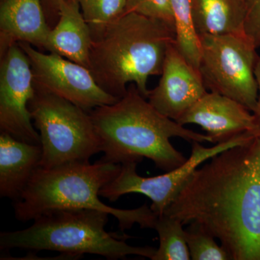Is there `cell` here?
Returning <instances> with one entry per match:
<instances>
[{
	"instance_id": "obj_1",
	"label": "cell",
	"mask_w": 260,
	"mask_h": 260,
	"mask_svg": "<svg viewBox=\"0 0 260 260\" xmlns=\"http://www.w3.org/2000/svg\"><path fill=\"white\" fill-rule=\"evenodd\" d=\"M164 214L199 225L230 259L260 260V137L198 168Z\"/></svg>"
},
{
	"instance_id": "obj_2",
	"label": "cell",
	"mask_w": 260,
	"mask_h": 260,
	"mask_svg": "<svg viewBox=\"0 0 260 260\" xmlns=\"http://www.w3.org/2000/svg\"><path fill=\"white\" fill-rule=\"evenodd\" d=\"M94 127L102 144V161L138 164L144 158L162 170H174L186 158L171 143L172 138L187 141L210 142L208 135L186 129L155 109L134 83L124 96L109 105L90 111Z\"/></svg>"
},
{
	"instance_id": "obj_3",
	"label": "cell",
	"mask_w": 260,
	"mask_h": 260,
	"mask_svg": "<svg viewBox=\"0 0 260 260\" xmlns=\"http://www.w3.org/2000/svg\"><path fill=\"white\" fill-rule=\"evenodd\" d=\"M175 43L171 25L138 13H124L93 40L88 69L101 88L116 99L125 95L129 83L148 99L149 78L161 74L169 48Z\"/></svg>"
},
{
	"instance_id": "obj_4",
	"label": "cell",
	"mask_w": 260,
	"mask_h": 260,
	"mask_svg": "<svg viewBox=\"0 0 260 260\" xmlns=\"http://www.w3.org/2000/svg\"><path fill=\"white\" fill-rule=\"evenodd\" d=\"M121 164L78 161L53 169L39 167L21 196L13 202L15 216L21 222L34 220L44 214L61 210L90 209L115 217L121 231L138 224L153 229L156 215L147 205L133 210L108 206L100 200V191L120 172Z\"/></svg>"
},
{
	"instance_id": "obj_5",
	"label": "cell",
	"mask_w": 260,
	"mask_h": 260,
	"mask_svg": "<svg viewBox=\"0 0 260 260\" xmlns=\"http://www.w3.org/2000/svg\"><path fill=\"white\" fill-rule=\"evenodd\" d=\"M109 214L97 210H61L34 219L23 230L2 232V250L18 248L30 251H53L79 258L96 254L108 259L136 255L151 259L157 249L136 247L105 230Z\"/></svg>"
},
{
	"instance_id": "obj_6",
	"label": "cell",
	"mask_w": 260,
	"mask_h": 260,
	"mask_svg": "<svg viewBox=\"0 0 260 260\" xmlns=\"http://www.w3.org/2000/svg\"><path fill=\"white\" fill-rule=\"evenodd\" d=\"M28 109L34 125L40 135V167L43 169L88 161L102 152V144L90 113L62 98L37 88Z\"/></svg>"
},
{
	"instance_id": "obj_7",
	"label": "cell",
	"mask_w": 260,
	"mask_h": 260,
	"mask_svg": "<svg viewBox=\"0 0 260 260\" xmlns=\"http://www.w3.org/2000/svg\"><path fill=\"white\" fill-rule=\"evenodd\" d=\"M200 75L206 88L254 112L258 99L255 75L259 56L246 34L200 36Z\"/></svg>"
},
{
	"instance_id": "obj_8",
	"label": "cell",
	"mask_w": 260,
	"mask_h": 260,
	"mask_svg": "<svg viewBox=\"0 0 260 260\" xmlns=\"http://www.w3.org/2000/svg\"><path fill=\"white\" fill-rule=\"evenodd\" d=\"M254 137L256 136L253 133H244L226 142L218 143L212 148H205L200 143L193 142L190 157L186 159L184 164L156 177L139 175L137 172V162L121 164L120 172L101 189L100 196L110 202H115L126 194H144L151 200L150 209L156 215H162L200 165L224 150L243 144Z\"/></svg>"
},
{
	"instance_id": "obj_9",
	"label": "cell",
	"mask_w": 260,
	"mask_h": 260,
	"mask_svg": "<svg viewBox=\"0 0 260 260\" xmlns=\"http://www.w3.org/2000/svg\"><path fill=\"white\" fill-rule=\"evenodd\" d=\"M30 61L36 88L62 98L90 112L119 99L107 93L88 68L59 54H47L30 44L18 43Z\"/></svg>"
},
{
	"instance_id": "obj_10",
	"label": "cell",
	"mask_w": 260,
	"mask_h": 260,
	"mask_svg": "<svg viewBox=\"0 0 260 260\" xmlns=\"http://www.w3.org/2000/svg\"><path fill=\"white\" fill-rule=\"evenodd\" d=\"M36 93L28 56L18 44L1 56L0 129L15 139L41 145L40 135L32 125L29 102Z\"/></svg>"
},
{
	"instance_id": "obj_11",
	"label": "cell",
	"mask_w": 260,
	"mask_h": 260,
	"mask_svg": "<svg viewBox=\"0 0 260 260\" xmlns=\"http://www.w3.org/2000/svg\"><path fill=\"white\" fill-rule=\"evenodd\" d=\"M158 85L149 91V102L162 114L177 121L207 93L199 70L181 54L175 44L169 48Z\"/></svg>"
},
{
	"instance_id": "obj_12",
	"label": "cell",
	"mask_w": 260,
	"mask_h": 260,
	"mask_svg": "<svg viewBox=\"0 0 260 260\" xmlns=\"http://www.w3.org/2000/svg\"><path fill=\"white\" fill-rule=\"evenodd\" d=\"M177 122L198 124L217 144L246 133L256 135L254 114L240 103L215 92H207Z\"/></svg>"
},
{
	"instance_id": "obj_13",
	"label": "cell",
	"mask_w": 260,
	"mask_h": 260,
	"mask_svg": "<svg viewBox=\"0 0 260 260\" xmlns=\"http://www.w3.org/2000/svg\"><path fill=\"white\" fill-rule=\"evenodd\" d=\"M51 26L42 0H2L0 5V54L12 45L25 42L46 50Z\"/></svg>"
},
{
	"instance_id": "obj_14",
	"label": "cell",
	"mask_w": 260,
	"mask_h": 260,
	"mask_svg": "<svg viewBox=\"0 0 260 260\" xmlns=\"http://www.w3.org/2000/svg\"><path fill=\"white\" fill-rule=\"evenodd\" d=\"M93 42L77 0H62L57 22L49 32L46 50L88 68Z\"/></svg>"
},
{
	"instance_id": "obj_15",
	"label": "cell",
	"mask_w": 260,
	"mask_h": 260,
	"mask_svg": "<svg viewBox=\"0 0 260 260\" xmlns=\"http://www.w3.org/2000/svg\"><path fill=\"white\" fill-rule=\"evenodd\" d=\"M42 149L15 139L11 135H0V196L17 201L28 185L30 178L40 167Z\"/></svg>"
},
{
	"instance_id": "obj_16",
	"label": "cell",
	"mask_w": 260,
	"mask_h": 260,
	"mask_svg": "<svg viewBox=\"0 0 260 260\" xmlns=\"http://www.w3.org/2000/svg\"><path fill=\"white\" fill-rule=\"evenodd\" d=\"M246 13L243 0H192L193 20L199 36L246 34Z\"/></svg>"
},
{
	"instance_id": "obj_17",
	"label": "cell",
	"mask_w": 260,
	"mask_h": 260,
	"mask_svg": "<svg viewBox=\"0 0 260 260\" xmlns=\"http://www.w3.org/2000/svg\"><path fill=\"white\" fill-rule=\"evenodd\" d=\"M176 46L186 60L196 69L199 68L201 44L195 28L192 15V0H171Z\"/></svg>"
},
{
	"instance_id": "obj_18",
	"label": "cell",
	"mask_w": 260,
	"mask_h": 260,
	"mask_svg": "<svg viewBox=\"0 0 260 260\" xmlns=\"http://www.w3.org/2000/svg\"><path fill=\"white\" fill-rule=\"evenodd\" d=\"M184 224L169 215H158L153 229L158 233L159 247L152 260L191 259Z\"/></svg>"
},
{
	"instance_id": "obj_19",
	"label": "cell",
	"mask_w": 260,
	"mask_h": 260,
	"mask_svg": "<svg viewBox=\"0 0 260 260\" xmlns=\"http://www.w3.org/2000/svg\"><path fill=\"white\" fill-rule=\"evenodd\" d=\"M93 40L125 12L126 0H77Z\"/></svg>"
},
{
	"instance_id": "obj_20",
	"label": "cell",
	"mask_w": 260,
	"mask_h": 260,
	"mask_svg": "<svg viewBox=\"0 0 260 260\" xmlns=\"http://www.w3.org/2000/svg\"><path fill=\"white\" fill-rule=\"evenodd\" d=\"M185 230L186 241L191 259L194 260L230 259L226 251L218 245L215 238L196 223L189 224Z\"/></svg>"
},
{
	"instance_id": "obj_21",
	"label": "cell",
	"mask_w": 260,
	"mask_h": 260,
	"mask_svg": "<svg viewBox=\"0 0 260 260\" xmlns=\"http://www.w3.org/2000/svg\"><path fill=\"white\" fill-rule=\"evenodd\" d=\"M128 13L160 20L175 30L171 0H126L124 13Z\"/></svg>"
},
{
	"instance_id": "obj_22",
	"label": "cell",
	"mask_w": 260,
	"mask_h": 260,
	"mask_svg": "<svg viewBox=\"0 0 260 260\" xmlns=\"http://www.w3.org/2000/svg\"><path fill=\"white\" fill-rule=\"evenodd\" d=\"M244 30L246 35L254 42L256 47L260 46V0L255 2L246 14Z\"/></svg>"
},
{
	"instance_id": "obj_23",
	"label": "cell",
	"mask_w": 260,
	"mask_h": 260,
	"mask_svg": "<svg viewBox=\"0 0 260 260\" xmlns=\"http://www.w3.org/2000/svg\"><path fill=\"white\" fill-rule=\"evenodd\" d=\"M255 75L258 85V99L257 104H256L255 109L253 112V114H254V119H255L256 136L260 137V56L256 62Z\"/></svg>"
},
{
	"instance_id": "obj_24",
	"label": "cell",
	"mask_w": 260,
	"mask_h": 260,
	"mask_svg": "<svg viewBox=\"0 0 260 260\" xmlns=\"http://www.w3.org/2000/svg\"><path fill=\"white\" fill-rule=\"evenodd\" d=\"M44 3V12H45L46 17L48 20L49 15L51 16L55 17L56 19L59 18V5L62 0H42Z\"/></svg>"
},
{
	"instance_id": "obj_25",
	"label": "cell",
	"mask_w": 260,
	"mask_h": 260,
	"mask_svg": "<svg viewBox=\"0 0 260 260\" xmlns=\"http://www.w3.org/2000/svg\"><path fill=\"white\" fill-rule=\"evenodd\" d=\"M256 1H257V0H246V7H247V11L251 5L254 4V3ZM246 14H247V13H246Z\"/></svg>"
},
{
	"instance_id": "obj_26",
	"label": "cell",
	"mask_w": 260,
	"mask_h": 260,
	"mask_svg": "<svg viewBox=\"0 0 260 260\" xmlns=\"http://www.w3.org/2000/svg\"><path fill=\"white\" fill-rule=\"evenodd\" d=\"M243 1H244V3H245V5H246V0H243Z\"/></svg>"
}]
</instances>
